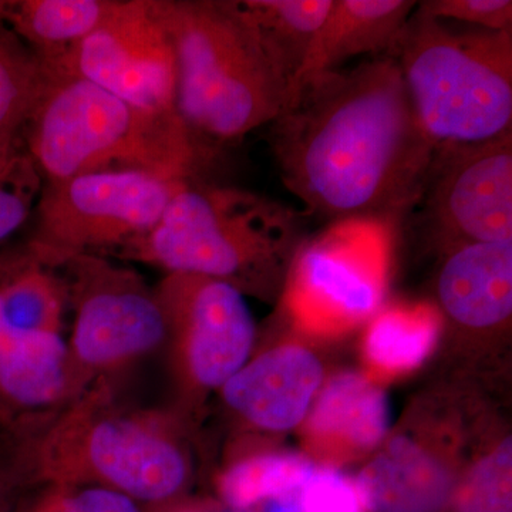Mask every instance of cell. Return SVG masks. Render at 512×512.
<instances>
[{
  "label": "cell",
  "mask_w": 512,
  "mask_h": 512,
  "mask_svg": "<svg viewBox=\"0 0 512 512\" xmlns=\"http://www.w3.org/2000/svg\"><path fill=\"white\" fill-rule=\"evenodd\" d=\"M264 512H303L299 494L284 495L265 501Z\"/></svg>",
  "instance_id": "f546056e"
},
{
  "label": "cell",
  "mask_w": 512,
  "mask_h": 512,
  "mask_svg": "<svg viewBox=\"0 0 512 512\" xmlns=\"http://www.w3.org/2000/svg\"><path fill=\"white\" fill-rule=\"evenodd\" d=\"M153 512H198L191 510V508H168V505H160V507H153Z\"/></svg>",
  "instance_id": "d6a6232c"
},
{
  "label": "cell",
  "mask_w": 512,
  "mask_h": 512,
  "mask_svg": "<svg viewBox=\"0 0 512 512\" xmlns=\"http://www.w3.org/2000/svg\"><path fill=\"white\" fill-rule=\"evenodd\" d=\"M15 421V416L6 409L5 404L0 400V423L5 424L6 427H9L10 424Z\"/></svg>",
  "instance_id": "1f68e13d"
},
{
  "label": "cell",
  "mask_w": 512,
  "mask_h": 512,
  "mask_svg": "<svg viewBox=\"0 0 512 512\" xmlns=\"http://www.w3.org/2000/svg\"><path fill=\"white\" fill-rule=\"evenodd\" d=\"M303 214L235 187L188 180L151 229L121 254L218 279L239 292L271 295L286 282L302 247Z\"/></svg>",
  "instance_id": "5b68a950"
},
{
  "label": "cell",
  "mask_w": 512,
  "mask_h": 512,
  "mask_svg": "<svg viewBox=\"0 0 512 512\" xmlns=\"http://www.w3.org/2000/svg\"><path fill=\"white\" fill-rule=\"evenodd\" d=\"M23 134L45 184L100 171L192 180L208 148L178 113L138 109L50 64Z\"/></svg>",
  "instance_id": "3957f363"
},
{
  "label": "cell",
  "mask_w": 512,
  "mask_h": 512,
  "mask_svg": "<svg viewBox=\"0 0 512 512\" xmlns=\"http://www.w3.org/2000/svg\"><path fill=\"white\" fill-rule=\"evenodd\" d=\"M170 37L178 114L201 143L271 124L289 86L242 0H150Z\"/></svg>",
  "instance_id": "277c9868"
},
{
  "label": "cell",
  "mask_w": 512,
  "mask_h": 512,
  "mask_svg": "<svg viewBox=\"0 0 512 512\" xmlns=\"http://www.w3.org/2000/svg\"><path fill=\"white\" fill-rule=\"evenodd\" d=\"M40 178L29 156L0 160V239L9 237L28 218Z\"/></svg>",
  "instance_id": "484cf974"
},
{
  "label": "cell",
  "mask_w": 512,
  "mask_h": 512,
  "mask_svg": "<svg viewBox=\"0 0 512 512\" xmlns=\"http://www.w3.org/2000/svg\"><path fill=\"white\" fill-rule=\"evenodd\" d=\"M171 372L184 399L221 389L248 362L255 322L244 293L207 276L168 274L156 289Z\"/></svg>",
  "instance_id": "30bf717a"
},
{
  "label": "cell",
  "mask_w": 512,
  "mask_h": 512,
  "mask_svg": "<svg viewBox=\"0 0 512 512\" xmlns=\"http://www.w3.org/2000/svg\"><path fill=\"white\" fill-rule=\"evenodd\" d=\"M235 512H242V511H235Z\"/></svg>",
  "instance_id": "e575fe53"
},
{
  "label": "cell",
  "mask_w": 512,
  "mask_h": 512,
  "mask_svg": "<svg viewBox=\"0 0 512 512\" xmlns=\"http://www.w3.org/2000/svg\"><path fill=\"white\" fill-rule=\"evenodd\" d=\"M0 400L13 416L73 400L67 346L57 333L10 325L0 308Z\"/></svg>",
  "instance_id": "e0dca14e"
},
{
  "label": "cell",
  "mask_w": 512,
  "mask_h": 512,
  "mask_svg": "<svg viewBox=\"0 0 512 512\" xmlns=\"http://www.w3.org/2000/svg\"><path fill=\"white\" fill-rule=\"evenodd\" d=\"M299 494L303 512H362L356 484L333 468H315Z\"/></svg>",
  "instance_id": "83f0119b"
},
{
  "label": "cell",
  "mask_w": 512,
  "mask_h": 512,
  "mask_svg": "<svg viewBox=\"0 0 512 512\" xmlns=\"http://www.w3.org/2000/svg\"><path fill=\"white\" fill-rule=\"evenodd\" d=\"M322 384V363L311 350L281 345L248 360L221 390L229 409L252 427L286 431L306 419Z\"/></svg>",
  "instance_id": "4fadbf2b"
},
{
  "label": "cell",
  "mask_w": 512,
  "mask_h": 512,
  "mask_svg": "<svg viewBox=\"0 0 512 512\" xmlns=\"http://www.w3.org/2000/svg\"><path fill=\"white\" fill-rule=\"evenodd\" d=\"M392 232L387 221L333 222L293 259L284 286L293 325L316 338H335L382 309L389 281Z\"/></svg>",
  "instance_id": "52a82bcc"
},
{
  "label": "cell",
  "mask_w": 512,
  "mask_h": 512,
  "mask_svg": "<svg viewBox=\"0 0 512 512\" xmlns=\"http://www.w3.org/2000/svg\"><path fill=\"white\" fill-rule=\"evenodd\" d=\"M457 512H512L510 437L471 468L456 493Z\"/></svg>",
  "instance_id": "d4e9b609"
},
{
  "label": "cell",
  "mask_w": 512,
  "mask_h": 512,
  "mask_svg": "<svg viewBox=\"0 0 512 512\" xmlns=\"http://www.w3.org/2000/svg\"><path fill=\"white\" fill-rule=\"evenodd\" d=\"M13 490L15 484L0 471V512H13Z\"/></svg>",
  "instance_id": "4dcf8cb0"
},
{
  "label": "cell",
  "mask_w": 512,
  "mask_h": 512,
  "mask_svg": "<svg viewBox=\"0 0 512 512\" xmlns=\"http://www.w3.org/2000/svg\"><path fill=\"white\" fill-rule=\"evenodd\" d=\"M43 63L89 80L138 109L178 113L173 45L150 0H117L99 28Z\"/></svg>",
  "instance_id": "8fae6325"
},
{
  "label": "cell",
  "mask_w": 512,
  "mask_h": 512,
  "mask_svg": "<svg viewBox=\"0 0 512 512\" xmlns=\"http://www.w3.org/2000/svg\"><path fill=\"white\" fill-rule=\"evenodd\" d=\"M94 383L42 423L16 417L6 477L16 485H96L153 507L173 503L191 476L178 423L156 410L123 409Z\"/></svg>",
  "instance_id": "7a4b0ae2"
},
{
  "label": "cell",
  "mask_w": 512,
  "mask_h": 512,
  "mask_svg": "<svg viewBox=\"0 0 512 512\" xmlns=\"http://www.w3.org/2000/svg\"><path fill=\"white\" fill-rule=\"evenodd\" d=\"M333 0H242L286 82L289 92L308 67Z\"/></svg>",
  "instance_id": "44dd1931"
},
{
  "label": "cell",
  "mask_w": 512,
  "mask_h": 512,
  "mask_svg": "<svg viewBox=\"0 0 512 512\" xmlns=\"http://www.w3.org/2000/svg\"><path fill=\"white\" fill-rule=\"evenodd\" d=\"M66 296L63 282L29 258L0 285V308L15 328L59 335Z\"/></svg>",
  "instance_id": "cb8c5ba5"
},
{
  "label": "cell",
  "mask_w": 512,
  "mask_h": 512,
  "mask_svg": "<svg viewBox=\"0 0 512 512\" xmlns=\"http://www.w3.org/2000/svg\"><path fill=\"white\" fill-rule=\"evenodd\" d=\"M355 484L372 512H439L454 494L450 468L406 436L387 441Z\"/></svg>",
  "instance_id": "2e32d148"
},
{
  "label": "cell",
  "mask_w": 512,
  "mask_h": 512,
  "mask_svg": "<svg viewBox=\"0 0 512 512\" xmlns=\"http://www.w3.org/2000/svg\"><path fill=\"white\" fill-rule=\"evenodd\" d=\"M421 194L426 220L447 249L512 241V133L437 148Z\"/></svg>",
  "instance_id": "7c38bea8"
},
{
  "label": "cell",
  "mask_w": 512,
  "mask_h": 512,
  "mask_svg": "<svg viewBox=\"0 0 512 512\" xmlns=\"http://www.w3.org/2000/svg\"><path fill=\"white\" fill-rule=\"evenodd\" d=\"M416 8L413 0H333L302 77L338 70L359 56L392 55Z\"/></svg>",
  "instance_id": "ac0fdd59"
},
{
  "label": "cell",
  "mask_w": 512,
  "mask_h": 512,
  "mask_svg": "<svg viewBox=\"0 0 512 512\" xmlns=\"http://www.w3.org/2000/svg\"><path fill=\"white\" fill-rule=\"evenodd\" d=\"M32 512H46L45 510H43L42 507H40V505H37V507L35 508V510H33Z\"/></svg>",
  "instance_id": "836d02e7"
},
{
  "label": "cell",
  "mask_w": 512,
  "mask_h": 512,
  "mask_svg": "<svg viewBox=\"0 0 512 512\" xmlns=\"http://www.w3.org/2000/svg\"><path fill=\"white\" fill-rule=\"evenodd\" d=\"M60 268L76 312L67 359L77 397L163 346L167 320L156 289L133 269L99 255L74 256Z\"/></svg>",
  "instance_id": "9c48e42d"
},
{
  "label": "cell",
  "mask_w": 512,
  "mask_h": 512,
  "mask_svg": "<svg viewBox=\"0 0 512 512\" xmlns=\"http://www.w3.org/2000/svg\"><path fill=\"white\" fill-rule=\"evenodd\" d=\"M440 312L457 325L490 329L512 313V241L448 249L437 279Z\"/></svg>",
  "instance_id": "9a60e30c"
},
{
  "label": "cell",
  "mask_w": 512,
  "mask_h": 512,
  "mask_svg": "<svg viewBox=\"0 0 512 512\" xmlns=\"http://www.w3.org/2000/svg\"><path fill=\"white\" fill-rule=\"evenodd\" d=\"M306 419V440L315 453L349 460L386 439L392 406L386 392L369 377L340 373L320 387Z\"/></svg>",
  "instance_id": "5bb4252c"
},
{
  "label": "cell",
  "mask_w": 512,
  "mask_h": 512,
  "mask_svg": "<svg viewBox=\"0 0 512 512\" xmlns=\"http://www.w3.org/2000/svg\"><path fill=\"white\" fill-rule=\"evenodd\" d=\"M443 315L430 303H394L369 320L363 353L380 375L397 376L423 365L439 343Z\"/></svg>",
  "instance_id": "ffe728a7"
},
{
  "label": "cell",
  "mask_w": 512,
  "mask_h": 512,
  "mask_svg": "<svg viewBox=\"0 0 512 512\" xmlns=\"http://www.w3.org/2000/svg\"><path fill=\"white\" fill-rule=\"evenodd\" d=\"M43 82L45 67L39 57L26 52L15 35L0 26V160L18 156L16 141Z\"/></svg>",
  "instance_id": "7402d4cb"
},
{
  "label": "cell",
  "mask_w": 512,
  "mask_h": 512,
  "mask_svg": "<svg viewBox=\"0 0 512 512\" xmlns=\"http://www.w3.org/2000/svg\"><path fill=\"white\" fill-rule=\"evenodd\" d=\"M271 147L286 188L333 222L403 210L436 153L392 56L302 77L271 123Z\"/></svg>",
  "instance_id": "6da1fadb"
},
{
  "label": "cell",
  "mask_w": 512,
  "mask_h": 512,
  "mask_svg": "<svg viewBox=\"0 0 512 512\" xmlns=\"http://www.w3.org/2000/svg\"><path fill=\"white\" fill-rule=\"evenodd\" d=\"M390 56L436 150L512 133V30L458 26L416 9Z\"/></svg>",
  "instance_id": "8992f818"
},
{
  "label": "cell",
  "mask_w": 512,
  "mask_h": 512,
  "mask_svg": "<svg viewBox=\"0 0 512 512\" xmlns=\"http://www.w3.org/2000/svg\"><path fill=\"white\" fill-rule=\"evenodd\" d=\"M187 181L141 171H100L45 184L30 258L55 268L74 256L123 251L156 227Z\"/></svg>",
  "instance_id": "ba28073f"
},
{
  "label": "cell",
  "mask_w": 512,
  "mask_h": 512,
  "mask_svg": "<svg viewBox=\"0 0 512 512\" xmlns=\"http://www.w3.org/2000/svg\"><path fill=\"white\" fill-rule=\"evenodd\" d=\"M416 9L427 18L468 28L494 32L512 30L511 0H427L417 3Z\"/></svg>",
  "instance_id": "4316f807"
},
{
  "label": "cell",
  "mask_w": 512,
  "mask_h": 512,
  "mask_svg": "<svg viewBox=\"0 0 512 512\" xmlns=\"http://www.w3.org/2000/svg\"><path fill=\"white\" fill-rule=\"evenodd\" d=\"M39 505L46 512H146L133 498L96 485L53 488Z\"/></svg>",
  "instance_id": "f1b7e54d"
},
{
  "label": "cell",
  "mask_w": 512,
  "mask_h": 512,
  "mask_svg": "<svg viewBox=\"0 0 512 512\" xmlns=\"http://www.w3.org/2000/svg\"><path fill=\"white\" fill-rule=\"evenodd\" d=\"M114 6L116 0L0 2V20L8 22L42 62H50L99 28Z\"/></svg>",
  "instance_id": "d6986e66"
},
{
  "label": "cell",
  "mask_w": 512,
  "mask_h": 512,
  "mask_svg": "<svg viewBox=\"0 0 512 512\" xmlns=\"http://www.w3.org/2000/svg\"><path fill=\"white\" fill-rule=\"evenodd\" d=\"M311 461L291 454H265L239 461L220 480L222 500L244 511L272 498L299 494L312 476Z\"/></svg>",
  "instance_id": "603a6c76"
}]
</instances>
